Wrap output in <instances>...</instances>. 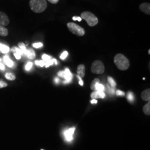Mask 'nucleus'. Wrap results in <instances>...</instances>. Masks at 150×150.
I'll return each mask as SVG.
<instances>
[{"instance_id":"nucleus-33","label":"nucleus","mask_w":150,"mask_h":150,"mask_svg":"<svg viewBox=\"0 0 150 150\" xmlns=\"http://www.w3.org/2000/svg\"><path fill=\"white\" fill-rule=\"evenodd\" d=\"M116 95L117 96H123L125 95V92L123 91H120V90H117L116 92Z\"/></svg>"},{"instance_id":"nucleus-5","label":"nucleus","mask_w":150,"mask_h":150,"mask_svg":"<svg viewBox=\"0 0 150 150\" xmlns=\"http://www.w3.org/2000/svg\"><path fill=\"white\" fill-rule=\"evenodd\" d=\"M91 71L95 74H101L105 71V66L102 61L96 60L95 61L91 66Z\"/></svg>"},{"instance_id":"nucleus-20","label":"nucleus","mask_w":150,"mask_h":150,"mask_svg":"<svg viewBox=\"0 0 150 150\" xmlns=\"http://www.w3.org/2000/svg\"><path fill=\"white\" fill-rule=\"evenodd\" d=\"M127 98L129 102L133 103L134 102V97L133 93L131 92H129L127 95Z\"/></svg>"},{"instance_id":"nucleus-12","label":"nucleus","mask_w":150,"mask_h":150,"mask_svg":"<svg viewBox=\"0 0 150 150\" xmlns=\"http://www.w3.org/2000/svg\"><path fill=\"white\" fill-rule=\"evenodd\" d=\"M26 56L30 59H33L36 57V54L35 51L32 48H29L27 50Z\"/></svg>"},{"instance_id":"nucleus-24","label":"nucleus","mask_w":150,"mask_h":150,"mask_svg":"<svg viewBox=\"0 0 150 150\" xmlns=\"http://www.w3.org/2000/svg\"><path fill=\"white\" fill-rule=\"evenodd\" d=\"M11 51H12V52H13L14 53H17V54H21V55L23 54L20 48H17V47H12V49H11Z\"/></svg>"},{"instance_id":"nucleus-10","label":"nucleus","mask_w":150,"mask_h":150,"mask_svg":"<svg viewBox=\"0 0 150 150\" xmlns=\"http://www.w3.org/2000/svg\"><path fill=\"white\" fill-rule=\"evenodd\" d=\"M77 75L81 78H83L85 75V66L83 64H80L77 69Z\"/></svg>"},{"instance_id":"nucleus-39","label":"nucleus","mask_w":150,"mask_h":150,"mask_svg":"<svg viewBox=\"0 0 150 150\" xmlns=\"http://www.w3.org/2000/svg\"><path fill=\"white\" fill-rule=\"evenodd\" d=\"M59 78H58V77H56L55 79H54V82L56 83V84H57V83H59Z\"/></svg>"},{"instance_id":"nucleus-25","label":"nucleus","mask_w":150,"mask_h":150,"mask_svg":"<svg viewBox=\"0 0 150 150\" xmlns=\"http://www.w3.org/2000/svg\"><path fill=\"white\" fill-rule=\"evenodd\" d=\"M91 98H93V99L100 98V95H99V92H98V91H95L94 92H93L91 93Z\"/></svg>"},{"instance_id":"nucleus-3","label":"nucleus","mask_w":150,"mask_h":150,"mask_svg":"<svg viewBox=\"0 0 150 150\" xmlns=\"http://www.w3.org/2000/svg\"><path fill=\"white\" fill-rule=\"evenodd\" d=\"M81 17L82 19L85 20L90 27L95 26L98 23V20L96 16L89 11L83 12L81 15Z\"/></svg>"},{"instance_id":"nucleus-17","label":"nucleus","mask_w":150,"mask_h":150,"mask_svg":"<svg viewBox=\"0 0 150 150\" xmlns=\"http://www.w3.org/2000/svg\"><path fill=\"white\" fill-rule=\"evenodd\" d=\"M5 76L6 79L8 80L13 81L16 79V76L11 72L6 73Z\"/></svg>"},{"instance_id":"nucleus-9","label":"nucleus","mask_w":150,"mask_h":150,"mask_svg":"<svg viewBox=\"0 0 150 150\" xmlns=\"http://www.w3.org/2000/svg\"><path fill=\"white\" fill-rule=\"evenodd\" d=\"M139 9L147 15L150 14V5L149 3H142L139 6Z\"/></svg>"},{"instance_id":"nucleus-40","label":"nucleus","mask_w":150,"mask_h":150,"mask_svg":"<svg viewBox=\"0 0 150 150\" xmlns=\"http://www.w3.org/2000/svg\"><path fill=\"white\" fill-rule=\"evenodd\" d=\"M91 103H92V104H96L97 102V101L95 99H92V100H91Z\"/></svg>"},{"instance_id":"nucleus-36","label":"nucleus","mask_w":150,"mask_h":150,"mask_svg":"<svg viewBox=\"0 0 150 150\" xmlns=\"http://www.w3.org/2000/svg\"><path fill=\"white\" fill-rule=\"evenodd\" d=\"M14 56L16 57V59H20L21 57V55L20 54H17V53H14Z\"/></svg>"},{"instance_id":"nucleus-42","label":"nucleus","mask_w":150,"mask_h":150,"mask_svg":"<svg viewBox=\"0 0 150 150\" xmlns=\"http://www.w3.org/2000/svg\"><path fill=\"white\" fill-rule=\"evenodd\" d=\"M150 54V50H149V54Z\"/></svg>"},{"instance_id":"nucleus-31","label":"nucleus","mask_w":150,"mask_h":150,"mask_svg":"<svg viewBox=\"0 0 150 150\" xmlns=\"http://www.w3.org/2000/svg\"><path fill=\"white\" fill-rule=\"evenodd\" d=\"M43 46V44L41 42H38V43H35L33 44V47L36 48H38L41 47Z\"/></svg>"},{"instance_id":"nucleus-8","label":"nucleus","mask_w":150,"mask_h":150,"mask_svg":"<svg viewBox=\"0 0 150 150\" xmlns=\"http://www.w3.org/2000/svg\"><path fill=\"white\" fill-rule=\"evenodd\" d=\"M10 20L5 13L0 11V26H5L9 24Z\"/></svg>"},{"instance_id":"nucleus-37","label":"nucleus","mask_w":150,"mask_h":150,"mask_svg":"<svg viewBox=\"0 0 150 150\" xmlns=\"http://www.w3.org/2000/svg\"><path fill=\"white\" fill-rule=\"evenodd\" d=\"M0 70H2V71L5 70V67L4 64H2L1 62H0Z\"/></svg>"},{"instance_id":"nucleus-43","label":"nucleus","mask_w":150,"mask_h":150,"mask_svg":"<svg viewBox=\"0 0 150 150\" xmlns=\"http://www.w3.org/2000/svg\"><path fill=\"white\" fill-rule=\"evenodd\" d=\"M0 62H1V59H0Z\"/></svg>"},{"instance_id":"nucleus-1","label":"nucleus","mask_w":150,"mask_h":150,"mask_svg":"<svg viewBox=\"0 0 150 150\" xmlns=\"http://www.w3.org/2000/svg\"><path fill=\"white\" fill-rule=\"evenodd\" d=\"M114 62L118 69L122 71L127 70L129 66V59L121 54H117L115 56Z\"/></svg>"},{"instance_id":"nucleus-26","label":"nucleus","mask_w":150,"mask_h":150,"mask_svg":"<svg viewBox=\"0 0 150 150\" xmlns=\"http://www.w3.org/2000/svg\"><path fill=\"white\" fill-rule=\"evenodd\" d=\"M42 59H43L44 62H47V61H50V59H51V56H48V55L46 54H43L42 56Z\"/></svg>"},{"instance_id":"nucleus-15","label":"nucleus","mask_w":150,"mask_h":150,"mask_svg":"<svg viewBox=\"0 0 150 150\" xmlns=\"http://www.w3.org/2000/svg\"><path fill=\"white\" fill-rule=\"evenodd\" d=\"M8 30L4 26H0V36L2 37H6L8 35Z\"/></svg>"},{"instance_id":"nucleus-44","label":"nucleus","mask_w":150,"mask_h":150,"mask_svg":"<svg viewBox=\"0 0 150 150\" xmlns=\"http://www.w3.org/2000/svg\"></svg>"},{"instance_id":"nucleus-34","label":"nucleus","mask_w":150,"mask_h":150,"mask_svg":"<svg viewBox=\"0 0 150 150\" xmlns=\"http://www.w3.org/2000/svg\"><path fill=\"white\" fill-rule=\"evenodd\" d=\"M72 20L74 21H78L80 22L82 20V18L81 17H79V16H74L72 17Z\"/></svg>"},{"instance_id":"nucleus-4","label":"nucleus","mask_w":150,"mask_h":150,"mask_svg":"<svg viewBox=\"0 0 150 150\" xmlns=\"http://www.w3.org/2000/svg\"><path fill=\"white\" fill-rule=\"evenodd\" d=\"M67 27L71 32L79 36H82L85 35V30L79 25L74 22H69L67 23Z\"/></svg>"},{"instance_id":"nucleus-2","label":"nucleus","mask_w":150,"mask_h":150,"mask_svg":"<svg viewBox=\"0 0 150 150\" xmlns=\"http://www.w3.org/2000/svg\"><path fill=\"white\" fill-rule=\"evenodd\" d=\"M30 6L33 12L41 13L46 10L47 4L46 0H30Z\"/></svg>"},{"instance_id":"nucleus-22","label":"nucleus","mask_w":150,"mask_h":150,"mask_svg":"<svg viewBox=\"0 0 150 150\" xmlns=\"http://www.w3.org/2000/svg\"><path fill=\"white\" fill-rule=\"evenodd\" d=\"M115 88H113L112 87L109 86L108 85H107L106 86V88H105V90L107 91V92L108 93H110V95H113L115 92Z\"/></svg>"},{"instance_id":"nucleus-38","label":"nucleus","mask_w":150,"mask_h":150,"mask_svg":"<svg viewBox=\"0 0 150 150\" xmlns=\"http://www.w3.org/2000/svg\"><path fill=\"white\" fill-rule=\"evenodd\" d=\"M48 1L52 4H56L59 2V0H48Z\"/></svg>"},{"instance_id":"nucleus-41","label":"nucleus","mask_w":150,"mask_h":150,"mask_svg":"<svg viewBox=\"0 0 150 150\" xmlns=\"http://www.w3.org/2000/svg\"><path fill=\"white\" fill-rule=\"evenodd\" d=\"M53 61H54V64H57V60L55 59H53Z\"/></svg>"},{"instance_id":"nucleus-14","label":"nucleus","mask_w":150,"mask_h":150,"mask_svg":"<svg viewBox=\"0 0 150 150\" xmlns=\"http://www.w3.org/2000/svg\"><path fill=\"white\" fill-rule=\"evenodd\" d=\"M4 61L5 62L6 64L9 67H12L13 66V61L11 60L9 57L8 56H5L4 57Z\"/></svg>"},{"instance_id":"nucleus-27","label":"nucleus","mask_w":150,"mask_h":150,"mask_svg":"<svg viewBox=\"0 0 150 150\" xmlns=\"http://www.w3.org/2000/svg\"><path fill=\"white\" fill-rule=\"evenodd\" d=\"M35 64L38 66H40L41 67H43L45 64V62H44L43 60L41 61H35Z\"/></svg>"},{"instance_id":"nucleus-11","label":"nucleus","mask_w":150,"mask_h":150,"mask_svg":"<svg viewBox=\"0 0 150 150\" xmlns=\"http://www.w3.org/2000/svg\"><path fill=\"white\" fill-rule=\"evenodd\" d=\"M141 98L144 101H149L150 98V88L146 89L141 93Z\"/></svg>"},{"instance_id":"nucleus-19","label":"nucleus","mask_w":150,"mask_h":150,"mask_svg":"<svg viewBox=\"0 0 150 150\" xmlns=\"http://www.w3.org/2000/svg\"><path fill=\"white\" fill-rule=\"evenodd\" d=\"M100 83V80L98 79H95L93 80L92 81L91 84V90H92L93 91H96L95 87H96L97 83Z\"/></svg>"},{"instance_id":"nucleus-35","label":"nucleus","mask_w":150,"mask_h":150,"mask_svg":"<svg viewBox=\"0 0 150 150\" xmlns=\"http://www.w3.org/2000/svg\"><path fill=\"white\" fill-rule=\"evenodd\" d=\"M77 78H78L79 80V84L81 86H83V81L82 80V78L80 77V76H79L78 75L77 76Z\"/></svg>"},{"instance_id":"nucleus-21","label":"nucleus","mask_w":150,"mask_h":150,"mask_svg":"<svg viewBox=\"0 0 150 150\" xmlns=\"http://www.w3.org/2000/svg\"><path fill=\"white\" fill-rule=\"evenodd\" d=\"M107 80H108V83H109V84H110L111 87H112L113 88H115V87L116 86V83L113 80L112 77H110V76L108 77Z\"/></svg>"},{"instance_id":"nucleus-29","label":"nucleus","mask_w":150,"mask_h":150,"mask_svg":"<svg viewBox=\"0 0 150 150\" xmlns=\"http://www.w3.org/2000/svg\"><path fill=\"white\" fill-rule=\"evenodd\" d=\"M54 64V61H53V59H51L50 61H48L47 62H45V67H47H47H48L49 66H50Z\"/></svg>"},{"instance_id":"nucleus-30","label":"nucleus","mask_w":150,"mask_h":150,"mask_svg":"<svg viewBox=\"0 0 150 150\" xmlns=\"http://www.w3.org/2000/svg\"><path fill=\"white\" fill-rule=\"evenodd\" d=\"M32 65H33L32 62H28L27 64H26V66H25V69H26V70L29 71V70H31V69L32 68Z\"/></svg>"},{"instance_id":"nucleus-28","label":"nucleus","mask_w":150,"mask_h":150,"mask_svg":"<svg viewBox=\"0 0 150 150\" xmlns=\"http://www.w3.org/2000/svg\"><path fill=\"white\" fill-rule=\"evenodd\" d=\"M68 56V52L67 51H64V52H63L62 54H61V56H60V59H64L66 57H67V56Z\"/></svg>"},{"instance_id":"nucleus-18","label":"nucleus","mask_w":150,"mask_h":150,"mask_svg":"<svg viewBox=\"0 0 150 150\" xmlns=\"http://www.w3.org/2000/svg\"><path fill=\"white\" fill-rule=\"evenodd\" d=\"M18 46L21 49L23 52V54L26 56V54H27V49L26 47V46L25 45V43L23 42H20L18 43Z\"/></svg>"},{"instance_id":"nucleus-13","label":"nucleus","mask_w":150,"mask_h":150,"mask_svg":"<svg viewBox=\"0 0 150 150\" xmlns=\"http://www.w3.org/2000/svg\"><path fill=\"white\" fill-rule=\"evenodd\" d=\"M10 51V48L5 45L0 43V52L2 54H7Z\"/></svg>"},{"instance_id":"nucleus-7","label":"nucleus","mask_w":150,"mask_h":150,"mask_svg":"<svg viewBox=\"0 0 150 150\" xmlns=\"http://www.w3.org/2000/svg\"><path fill=\"white\" fill-rule=\"evenodd\" d=\"M75 127H71L65 130L64 132V136L66 141L70 142L73 139V135L75 132Z\"/></svg>"},{"instance_id":"nucleus-23","label":"nucleus","mask_w":150,"mask_h":150,"mask_svg":"<svg viewBox=\"0 0 150 150\" xmlns=\"http://www.w3.org/2000/svg\"><path fill=\"white\" fill-rule=\"evenodd\" d=\"M95 88H96V91H103V92L105 90V86H103L102 84L100 83H97L96 87H95Z\"/></svg>"},{"instance_id":"nucleus-6","label":"nucleus","mask_w":150,"mask_h":150,"mask_svg":"<svg viewBox=\"0 0 150 150\" xmlns=\"http://www.w3.org/2000/svg\"><path fill=\"white\" fill-rule=\"evenodd\" d=\"M57 75L60 77L64 79L65 81L63 82L64 83H69L73 78V75L70 72V70L67 68L65 69L64 71H61L59 72Z\"/></svg>"},{"instance_id":"nucleus-32","label":"nucleus","mask_w":150,"mask_h":150,"mask_svg":"<svg viewBox=\"0 0 150 150\" xmlns=\"http://www.w3.org/2000/svg\"><path fill=\"white\" fill-rule=\"evenodd\" d=\"M7 86V83L2 80H0V88H4Z\"/></svg>"},{"instance_id":"nucleus-16","label":"nucleus","mask_w":150,"mask_h":150,"mask_svg":"<svg viewBox=\"0 0 150 150\" xmlns=\"http://www.w3.org/2000/svg\"><path fill=\"white\" fill-rule=\"evenodd\" d=\"M143 111L146 115H150V102L149 101L143 107Z\"/></svg>"}]
</instances>
